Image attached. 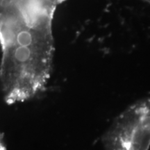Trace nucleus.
<instances>
[{
	"mask_svg": "<svg viewBox=\"0 0 150 150\" xmlns=\"http://www.w3.org/2000/svg\"><path fill=\"white\" fill-rule=\"evenodd\" d=\"M0 150H5L3 137H2V136H1V133H0Z\"/></svg>",
	"mask_w": 150,
	"mask_h": 150,
	"instance_id": "obj_1",
	"label": "nucleus"
},
{
	"mask_svg": "<svg viewBox=\"0 0 150 150\" xmlns=\"http://www.w3.org/2000/svg\"><path fill=\"white\" fill-rule=\"evenodd\" d=\"M140 1H144V2L147 3V4H148L150 5V0H140Z\"/></svg>",
	"mask_w": 150,
	"mask_h": 150,
	"instance_id": "obj_2",
	"label": "nucleus"
}]
</instances>
